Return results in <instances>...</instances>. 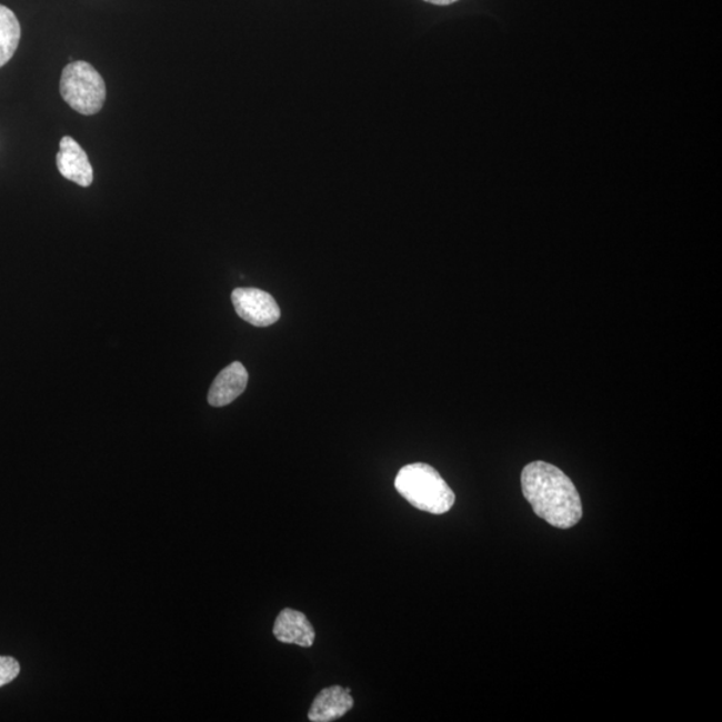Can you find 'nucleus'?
Wrapping results in <instances>:
<instances>
[{
	"label": "nucleus",
	"instance_id": "1",
	"mask_svg": "<svg viewBox=\"0 0 722 722\" xmlns=\"http://www.w3.org/2000/svg\"><path fill=\"white\" fill-rule=\"evenodd\" d=\"M523 497L534 513L556 529H571L582 520L581 497L571 479L555 465L538 461L522 471Z\"/></svg>",
	"mask_w": 722,
	"mask_h": 722
},
{
	"label": "nucleus",
	"instance_id": "2",
	"mask_svg": "<svg viewBox=\"0 0 722 722\" xmlns=\"http://www.w3.org/2000/svg\"><path fill=\"white\" fill-rule=\"evenodd\" d=\"M395 488L407 502L425 513H449L455 503L454 491L439 472L425 463L404 465L395 479Z\"/></svg>",
	"mask_w": 722,
	"mask_h": 722
},
{
	"label": "nucleus",
	"instance_id": "3",
	"mask_svg": "<svg viewBox=\"0 0 722 722\" xmlns=\"http://www.w3.org/2000/svg\"><path fill=\"white\" fill-rule=\"evenodd\" d=\"M61 96L77 113H100L107 101V84L93 66L84 61L72 62L63 69Z\"/></svg>",
	"mask_w": 722,
	"mask_h": 722
},
{
	"label": "nucleus",
	"instance_id": "4",
	"mask_svg": "<svg viewBox=\"0 0 722 722\" xmlns=\"http://www.w3.org/2000/svg\"><path fill=\"white\" fill-rule=\"evenodd\" d=\"M235 312L242 320L254 327H269L278 323L281 312L272 294L258 288H238L232 293Z\"/></svg>",
	"mask_w": 722,
	"mask_h": 722
},
{
	"label": "nucleus",
	"instance_id": "5",
	"mask_svg": "<svg viewBox=\"0 0 722 722\" xmlns=\"http://www.w3.org/2000/svg\"><path fill=\"white\" fill-rule=\"evenodd\" d=\"M57 167L66 180L76 182L77 185L89 188L94 181L93 167L87 152L74 138L66 136L59 142Z\"/></svg>",
	"mask_w": 722,
	"mask_h": 722
},
{
	"label": "nucleus",
	"instance_id": "6",
	"mask_svg": "<svg viewBox=\"0 0 722 722\" xmlns=\"http://www.w3.org/2000/svg\"><path fill=\"white\" fill-rule=\"evenodd\" d=\"M353 699L350 688H325L314 699L308 719L312 722H332L351 711Z\"/></svg>",
	"mask_w": 722,
	"mask_h": 722
},
{
	"label": "nucleus",
	"instance_id": "7",
	"mask_svg": "<svg viewBox=\"0 0 722 722\" xmlns=\"http://www.w3.org/2000/svg\"><path fill=\"white\" fill-rule=\"evenodd\" d=\"M245 367L234 361L222 370L214 379L208 393V402L212 407H225L238 399L245 391L248 384Z\"/></svg>",
	"mask_w": 722,
	"mask_h": 722
},
{
	"label": "nucleus",
	"instance_id": "8",
	"mask_svg": "<svg viewBox=\"0 0 722 722\" xmlns=\"http://www.w3.org/2000/svg\"><path fill=\"white\" fill-rule=\"evenodd\" d=\"M273 634L282 643L311 648L314 642V629L305 614L293 609H284L275 619Z\"/></svg>",
	"mask_w": 722,
	"mask_h": 722
},
{
	"label": "nucleus",
	"instance_id": "9",
	"mask_svg": "<svg viewBox=\"0 0 722 722\" xmlns=\"http://www.w3.org/2000/svg\"><path fill=\"white\" fill-rule=\"evenodd\" d=\"M21 41V24L9 8L0 4V68L10 62Z\"/></svg>",
	"mask_w": 722,
	"mask_h": 722
},
{
	"label": "nucleus",
	"instance_id": "10",
	"mask_svg": "<svg viewBox=\"0 0 722 722\" xmlns=\"http://www.w3.org/2000/svg\"><path fill=\"white\" fill-rule=\"evenodd\" d=\"M21 673V665L14 658L0 655V688L10 684Z\"/></svg>",
	"mask_w": 722,
	"mask_h": 722
},
{
	"label": "nucleus",
	"instance_id": "11",
	"mask_svg": "<svg viewBox=\"0 0 722 722\" xmlns=\"http://www.w3.org/2000/svg\"><path fill=\"white\" fill-rule=\"evenodd\" d=\"M424 2L437 6H450L452 3H457L458 0H424Z\"/></svg>",
	"mask_w": 722,
	"mask_h": 722
}]
</instances>
